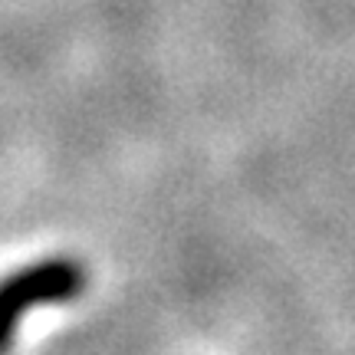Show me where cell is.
Returning <instances> with one entry per match:
<instances>
[{"instance_id":"6da1fadb","label":"cell","mask_w":355,"mask_h":355,"mask_svg":"<svg viewBox=\"0 0 355 355\" xmlns=\"http://www.w3.org/2000/svg\"><path fill=\"white\" fill-rule=\"evenodd\" d=\"M83 290H86V270L66 257L40 260L0 279V355L13 345V332L30 309L73 303Z\"/></svg>"}]
</instances>
